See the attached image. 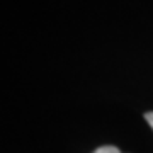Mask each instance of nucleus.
<instances>
[{"instance_id": "f03ea898", "label": "nucleus", "mask_w": 153, "mask_h": 153, "mask_svg": "<svg viewBox=\"0 0 153 153\" xmlns=\"http://www.w3.org/2000/svg\"><path fill=\"white\" fill-rule=\"evenodd\" d=\"M145 119H146V123L152 126V129H153V112H146L145 114Z\"/></svg>"}, {"instance_id": "f257e3e1", "label": "nucleus", "mask_w": 153, "mask_h": 153, "mask_svg": "<svg viewBox=\"0 0 153 153\" xmlns=\"http://www.w3.org/2000/svg\"><path fill=\"white\" fill-rule=\"evenodd\" d=\"M94 153H121V150H119V148H116V146L107 145V146H99Z\"/></svg>"}]
</instances>
